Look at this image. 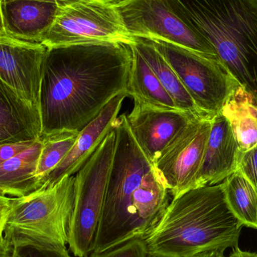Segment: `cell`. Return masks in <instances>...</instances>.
<instances>
[{"mask_svg":"<svg viewBox=\"0 0 257 257\" xmlns=\"http://www.w3.org/2000/svg\"><path fill=\"white\" fill-rule=\"evenodd\" d=\"M42 146L40 139L24 152L0 164V193L20 198L39 190L36 174Z\"/></svg>","mask_w":257,"mask_h":257,"instance_id":"obj_17","label":"cell"},{"mask_svg":"<svg viewBox=\"0 0 257 257\" xmlns=\"http://www.w3.org/2000/svg\"><path fill=\"white\" fill-rule=\"evenodd\" d=\"M211 128V119L202 117L193 119L154 164L172 199L194 187Z\"/></svg>","mask_w":257,"mask_h":257,"instance_id":"obj_10","label":"cell"},{"mask_svg":"<svg viewBox=\"0 0 257 257\" xmlns=\"http://www.w3.org/2000/svg\"><path fill=\"white\" fill-rule=\"evenodd\" d=\"M133 54L121 43L47 48L39 111L42 137L80 133L117 95L128 93Z\"/></svg>","mask_w":257,"mask_h":257,"instance_id":"obj_1","label":"cell"},{"mask_svg":"<svg viewBox=\"0 0 257 257\" xmlns=\"http://www.w3.org/2000/svg\"><path fill=\"white\" fill-rule=\"evenodd\" d=\"M115 140V132L112 130L75 175L73 211L68 241L69 250L75 256H89L94 249L114 158Z\"/></svg>","mask_w":257,"mask_h":257,"instance_id":"obj_6","label":"cell"},{"mask_svg":"<svg viewBox=\"0 0 257 257\" xmlns=\"http://www.w3.org/2000/svg\"><path fill=\"white\" fill-rule=\"evenodd\" d=\"M6 36H7V35H6V30H5L3 15H2L1 7H0V38Z\"/></svg>","mask_w":257,"mask_h":257,"instance_id":"obj_30","label":"cell"},{"mask_svg":"<svg viewBox=\"0 0 257 257\" xmlns=\"http://www.w3.org/2000/svg\"><path fill=\"white\" fill-rule=\"evenodd\" d=\"M117 7L133 37L163 41L218 58L212 45L172 0H123L117 1Z\"/></svg>","mask_w":257,"mask_h":257,"instance_id":"obj_9","label":"cell"},{"mask_svg":"<svg viewBox=\"0 0 257 257\" xmlns=\"http://www.w3.org/2000/svg\"><path fill=\"white\" fill-rule=\"evenodd\" d=\"M58 12L42 45L47 48L136 42L114 0H57Z\"/></svg>","mask_w":257,"mask_h":257,"instance_id":"obj_7","label":"cell"},{"mask_svg":"<svg viewBox=\"0 0 257 257\" xmlns=\"http://www.w3.org/2000/svg\"><path fill=\"white\" fill-rule=\"evenodd\" d=\"M75 176L24 197L10 198L4 235H24L66 247L74 206Z\"/></svg>","mask_w":257,"mask_h":257,"instance_id":"obj_5","label":"cell"},{"mask_svg":"<svg viewBox=\"0 0 257 257\" xmlns=\"http://www.w3.org/2000/svg\"><path fill=\"white\" fill-rule=\"evenodd\" d=\"M232 253L227 257H257V253H253V252L244 251L238 248V247L232 249ZM226 257V256H225Z\"/></svg>","mask_w":257,"mask_h":257,"instance_id":"obj_29","label":"cell"},{"mask_svg":"<svg viewBox=\"0 0 257 257\" xmlns=\"http://www.w3.org/2000/svg\"><path fill=\"white\" fill-rule=\"evenodd\" d=\"M257 100V0H172Z\"/></svg>","mask_w":257,"mask_h":257,"instance_id":"obj_4","label":"cell"},{"mask_svg":"<svg viewBox=\"0 0 257 257\" xmlns=\"http://www.w3.org/2000/svg\"><path fill=\"white\" fill-rule=\"evenodd\" d=\"M134 45L157 75L159 81L170 95L180 111L208 119L198 110L191 97L183 85L172 66L162 55L161 53L151 43V41L142 38H136Z\"/></svg>","mask_w":257,"mask_h":257,"instance_id":"obj_19","label":"cell"},{"mask_svg":"<svg viewBox=\"0 0 257 257\" xmlns=\"http://www.w3.org/2000/svg\"><path fill=\"white\" fill-rule=\"evenodd\" d=\"M13 244L12 257H71L66 247L24 235H4Z\"/></svg>","mask_w":257,"mask_h":257,"instance_id":"obj_23","label":"cell"},{"mask_svg":"<svg viewBox=\"0 0 257 257\" xmlns=\"http://www.w3.org/2000/svg\"><path fill=\"white\" fill-rule=\"evenodd\" d=\"M238 170L248 180L257 192V144L253 149L241 153Z\"/></svg>","mask_w":257,"mask_h":257,"instance_id":"obj_25","label":"cell"},{"mask_svg":"<svg viewBox=\"0 0 257 257\" xmlns=\"http://www.w3.org/2000/svg\"><path fill=\"white\" fill-rule=\"evenodd\" d=\"M241 153L229 120L222 113L216 115L193 189L221 184L238 170Z\"/></svg>","mask_w":257,"mask_h":257,"instance_id":"obj_14","label":"cell"},{"mask_svg":"<svg viewBox=\"0 0 257 257\" xmlns=\"http://www.w3.org/2000/svg\"><path fill=\"white\" fill-rule=\"evenodd\" d=\"M181 80L202 115L212 119L241 87L223 63L178 45L149 40Z\"/></svg>","mask_w":257,"mask_h":257,"instance_id":"obj_8","label":"cell"},{"mask_svg":"<svg viewBox=\"0 0 257 257\" xmlns=\"http://www.w3.org/2000/svg\"><path fill=\"white\" fill-rule=\"evenodd\" d=\"M47 48L42 44L8 36L0 38V80L38 111L42 63Z\"/></svg>","mask_w":257,"mask_h":257,"instance_id":"obj_11","label":"cell"},{"mask_svg":"<svg viewBox=\"0 0 257 257\" xmlns=\"http://www.w3.org/2000/svg\"><path fill=\"white\" fill-rule=\"evenodd\" d=\"M201 257H225L224 252L215 251L211 252V253H207Z\"/></svg>","mask_w":257,"mask_h":257,"instance_id":"obj_31","label":"cell"},{"mask_svg":"<svg viewBox=\"0 0 257 257\" xmlns=\"http://www.w3.org/2000/svg\"><path fill=\"white\" fill-rule=\"evenodd\" d=\"M41 137L39 112L0 80V146L36 141Z\"/></svg>","mask_w":257,"mask_h":257,"instance_id":"obj_16","label":"cell"},{"mask_svg":"<svg viewBox=\"0 0 257 257\" xmlns=\"http://www.w3.org/2000/svg\"><path fill=\"white\" fill-rule=\"evenodd\" d=\"M37 141V140H36ZM36 141L20 142L0 146V164L12 158L15 155L24 152L33 146Z\"/></svg>","mask_w":257,"mask_h":257,"instance_id":"obj_26","label":"cell"},{"mask_svg":"<svg viewBox=\"0 0 257 257\" xmlns=\"http://www.w3.org/2000/svg\"><path fill=\"white\" fill-rule=\"evenodd\" d=\"M115 148L93 253L149 235L170 203V193L136 143L126 115L114 123Z\"/></svg>","mask_w":257,"mask_h":257,"instance_id":"obj_2","label":"cell"},{"mask_svg":"<svg viewBox=\"0 0 257 257\" xmlns=\"http://www.w3.org/2000/svg\"><path fill=\"white\" fill-rule=\"evenodd\" d=\"M90 257H152L142 239H134L102 253H92Z\"/></svg>","mask_w":257,"mask_h":257,"instance_id":"obj_24","label":"cell"},{"mask_svg":"<svg viewBox=\"0 0 257 257\" xmlns=\"http://www.w3.org/2000/svg\"><path fill=\"white\" fill-rule=\"evenodd\" d=\"M128 93L113 98L100 114L78 134L69 153L59 165L39 182V189L55 185L66 177L75 176L114 128V123Z\"/></svg>","mask_w":257,"mask_h":257,"instance_id":"obj_13","label":"cell"},{"mask_svg":"<svg viewBox=\"0 0 257 257\" xmlns=\"http://www.w3.org/2000/svg\"><path fill=\"white\" fill-rule=\"evenodd\" d=\"M226 204L235 218L257 230V192L241 172H235L221 183Z\"/></svg>","mask_w":257,"mask_h":257,"instance_id":"obj_21","label":"cell"},{"mask_svg":"<svg viewBox=\"0 0 257 257\" xmlns=\"http://www.w3.org/2000/svg\"><path fill=\"white\" fill-rule=\"evenodd\" d=\"M243 226L222 184L204 186L173 198L143 241L152 257H201L238 247Z\"/></svg>","mask_w":257,"mask_h":257,"instance_id":"obj_3","label":"cell"},{"mask_svg":"<svg viewBox=\"0 0 257 257\" xmlns=\"http://www.w3.org/2000/svg\"><path fill=\"white\" fill-rule=\"evenodd\" d=\"M0 7L6 35L33 43H42L58 12L57 0H0Z\"/></svg>","mask_w":257,"mask_h":257,"instance_id":"obj_15","label":"cell"},{"mask_svg":"<svg viewBox=\"0 0 257 257\" xmlns=\"http://www.w3.org/2000/svg\"><path fill=\"white\" fill-rule=\"evenodd\" d=\"M13 244L9 238L4 236L0 242V257H12Z\"/></svg>","mask_w":257,"mask_h":257,"instance_id":"obj_27","label":"cell"},{"mask_svg":"<svg viewBox=\"0 0 257 257\" xmlns=\"http://www.w3.org/2000/svg\"><path fill=\"white\" fill-rule=\"evenodd\" d=\"M8 205H0V242L4 238L5 227H6V215Z\"/></svg>","mask_w":257,"mask_h":257,"instance_id":"obj_28","label":"cell"},{"mask_svg":"<svg viewBox=\"0 0 257 257\" xmlns=\"http://www.w3.org/2000/svg\"><path fill=\"white\" fill-rule=\"evenodd\" d=\"M130 47L133 60L127 92L128 95L134 98L135 104L155 110H179L134 44Z\"/></svg>","mask_w":257,"mask_h":257,"instance_id":"obj_18","label":"cell"},{"mask_svg":"<svg viewBox=\"0 0 257 257\" xmlns=\"http://www.w3.org/2000/svg\"><path fill=\"white\" fill-rule=\"evenodd\" d=\"M229 120L241 152L257 144V100L242 87L236 91L221 112Z\"/></svg>","mask_w":257,"mask_h":257,"instance_id":"obj_20","label":"cell"},{"mask_svg":"<svg viewBox=\"0 0 257 257\" xmlns=\"http://www.w3.org/2000/svg\"><path fill=\"white\" fill-rule=\"evenodd\" d=\"M79 133H62L41 138L43 143L36 176L39 181L49 175L69 153Z\"/></svg>","mask_w":257,"mask_h":257,"instance_id":"obj_22","label":"cell"},{"mask_svg":"<svg viewBox=\"0 0 257 257\" xmlns=\"http://www.w3.org/2000/svg\"><path fill=\"white\" fill-rule=\"evenodd\" d=\"M197 117L179 110H155L137 104L126 116L136 143L154 165L177 136Z\"/></svg>","mask_w":257,"mask_h":257,"instance_id":"obj_12","label":"cell"},{"mask_svg":"<svg viewBox=\"0 0 257 257\" xmlns=\"http://www.w3.org/2000/svg\"><path fill=\"white\" fill-rule=\"evenodd\" d=\"M10 198L6 197V196L0 193V205H8L9 203Z\"/></svg>","mask_w":257,"mask_h":257,"instance_id":"obj_32","label":"cell"}]
</instances>
